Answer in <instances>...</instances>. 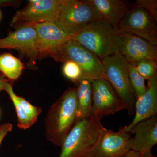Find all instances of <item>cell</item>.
<instances>
[{
	"instance_id": "17",
	"label": "cell",
	"mask_w": 157,
	"mask_h": 157,
	"mask_svg": "<svg viewBox=\"0 0 157 157\" xmlns=\"http://www.w3.org/2000/svg\"><path fill=\"white\" fill-rule=\"evenodd\" d=\"M9 95L13 102L17 116V126L19 128L26 129L37 121L42 112L41 107L34 106L22 97L11 91Z\"/></svg>"
},
{
	"instance_id": "13",
	"label": "cell",
	"mask_w": 157,
	"mask_h": 157,
	"mask_svg": "<svg viewBox=\"0 0 157 157\" xmlns=\"http://www.w3.org/2000/svg\"><path fill=\"white\" fill-rule=\"evenodd\" d=\"M37 42L36 29L29 25L21 26L0 39V48L16 49L34 61L37 59Z\"/></svg>"
},
{
	"instance_id": "21",
	"label": "cell",
	"mask_w": 157,
	"mask_h": 157,
	"mask_svg": "<svg viewBox=\"0 0 157 157\" xmlns=\"http://www.w3.org/2000/svg\"><path fill=\"white\" fill-rule=\"evenodd\" d=\"M134 64L137 72L144 79L150 80L157 73V62L143 59Z\"/></svg>"
},
{
	"instance_id": "6",
	"label": "cell",
	"mask_w": 157,
	"mask_h": 157,
	"mask_svg": "<svg viewBox=\"0 0 157 157\" xmlns=\"http://www.w3.org/2000/svg\"><path fill=\"white\" fill-rule=\"evenodd\" d=\"M59 62L71 60L79 66L84 77L91 80L104 78L102 62L96 55L83 45L69 38L59 48Z\"/></svg>"
},
{
	"instance_id": "1",
	"label": "cell",
	"mask_w": 157,
	"mask_h": 157,
	"mask_svg": "<svg viewBox=\"0 0 157 157\" xmlns=\"http://www.w3.org/2000/svg\"><path fill=\"white\" fill-rule=\"evenodd\" d=\"M76 89L69 88L48 109L45 118L46 139L55 146L61 147L77 122Z\"/></svg>"
},
{
	"instance_id": "10",
	"label": "cell",
	"mask_w": 157,
	"mask_h": 157,
	"mask_svg": "<svg viewBox=\"0 0 157 157\" xmlns=\"http://www.w3.org/2000/svg\"><path fill=\"white\" fill-rule=\"evenodd\" d=\"M32 26L37 32V59L51 57L59 61V48L70 38L55 24L40 23L28 25Z\"/></svg>"
},
{
	"instance_id": "27",
	"label": "cell",
	"mask_w": 157,
	"mask_h": 157,
	"mask_svg": "<svg viewBox=\"0 0 157 157\" xmlns=\"http://www.w3.org/2000/svg\"><path fill=\"white\" fill-rule=\"evenodd\" d=\"M143 157H156L155 156V155H153V154L152 153L151 151L147 152L145 153L144 154H143Z\"/></svg>"
},
{
	"instance_id": "22",
	"label": "cell",
	"mask_w": 157,
	"mask_h": 157,
	"mask_svg": "<svg viewBox=\"0 0 157 157\" xmlns=\"http://www.w3.org/2000/svg\"><path fill=\"white\" fill-rule=\"evenodd\" d=\"M63 72L67 78L77 84L84 77L81 68L76 63L71 60L65 62L63 66Z\"/></svg>"
},
{
	"instance_id": "18",
	"label": "cell",
	"mask_w": 157,
	"mask_h": 157,
	"mask_svg": "<svg viewBox=\"0 0 157 157\" xmlns=\"http://www.w3.org/2000/svg\"><path fill=\"white\" fill-rule=\"evenodd\" d=\"M78 85L76 89L77 121L91 114L93 103L92 80L83 77Z\"/></svg>"
},
{
	"instance_id": "2",
	"label": "cell",
	"mask_w": 157,
	"mask_h": 157,
	"mask_svg": "<svg viewBox=\"0 0 157 157\" xmlns=\"http://www.w3.org/2000/svg\"><path fill=\"white\" fill-rule=\"evenodd\" d=\"M70 38L90 51L101 60L119 51L120 34L102 18Z\"/></svg>"
},
{
	"instance_id": "24",
	"label": "cell",
	"mask_w": 157,
	"mask_h": 157,
	"mask_svg": "<svg viewBox=\"0 0 157 157\" xmlns=\"http://www.w3.org/2000/svg\"><path fill=\"white\" fill-rule=\"evenodd\" d=\"M12 129L13 125L10 123H5L0 125V145L6 135L11 132Z\"/></svg>"
},
{
	"instance_id": "25",
	"label": "cell",
	"mask_w": 157,
	"mask_h": 157,
	"mask_svg": "<svg viewBox=\"0 0 157 157\" xmlns=\"http://www.w3.org/2000/svg\"><path fill=\"white\" fill-rule=\"evenodd\" d=\"M120 157H143V155L138 152L130 150Z\"/></svg>"
},
{
	"instance_id": "19",
	"label": "cell",
	"mask_w": 157,
	"mask_h": 157,
	"mask_svg": "<svg viewBox=\"0 0 157 157\" xmlns=\"http://www.w3.org/2000/svg\"><path fill=\"white\" fill-rule=\"evenodd\" d=\"M23 69V64L19 59L10 53L0 55V71L9 80L17 79Z\"/></svg>"
},
{
	"instance_id": "23",
	"label": "cell",
	"mask_w": 157,
	"mask_h": 157,
	"mask_svg": "<svg viewBox=\"0 0 157 157\" xmlns=\"http://www.w3.org/2000/svg\"><path fill=\"white\" fill-rule=\"evenodd\" d=\"M135 6L140 7L148 11L155 21L157 20V1L156 0H138Z\"/></svg>"
},
{
	"instance_id": "26",
	"label": "cell",
	"mask_w": 157,
	"mask_h": 157,
	"mask_svg": "<svg viewBox=\"0 0 157 157\" xmlns=\"http://www.w3.org/2000/svg\"><path fill=\"white\" fill-rule=\"evenodd\" d=\"M10 81H11V80L8 79L2 73H0V92L2 90H4L6 83Z\"/></svg>"
},
{
	"instance_id": "12",
	"label": "cell",
	"mask_w": 157,
	"mask_h": 157,
	"mask_svg": "<svg viewBox=\"0 0 157 157\" xmlns=\"http://www.w3.org/2000/svg\"><path fill=\"white\" fill-rule=\"evenodd\" d=\"M119 34L121 42L119 52L128 63L134 64L143 59L157 62V45L132 34Z\"/></svg>"
},
{
	"instance_id": "28",
	"label": "cell",
	"mask_w": 157,
	"mask_h": 157,
	"mask_svg": "<svg viewBox=\"0 0 157 157\" xmlns=\"http://www.w3.org/2000/svg\"><path fill=\"white\" fill-rule=\"evenodd\" d=\"M1 12H0V18H1Z\"/></svg>"
},
{
	"instance_id": "4",
	"label": "cell",
	"mask_w": 157,
	"mask_h": 157,
	"mask_svg": "<svg viewBox=\"0 0 157 157\" xmlns=\"http://www.w3.org/2000/svg\"><path fill=\"white\" fill-rule=\"evenodd\" d=\"M100 18L98 11L90 0H61L54 23L70 37Z\"/></svg>"
},
{
	"instance_id": "9",
	"label": "cell",
	"mask_w": 157,
	"mask_h": 157,
	"mask_svg": "<svg viewBox=\"0 0 157 157\" xmlns=\"http://www.w3.org/2000/svg\"><path fill=\"white\" fill-rule=\"evenodd\" d=\"M132 137L130 132L121 128L118 132L104 128L84 157H120L131 150Z\"/></svg>"
},
{
	"instance_id": "20",
	"label": "cell",
	"mask_w": 157,
	"mask_h": 157,
	"mask_svg": "<svg viewBox=\"0 0 157 157\" xmlns=\"http://www.w3.org/2000/svg\"><path fill=\"white\" fill-rule=\"evenodd\" d=\"M128 72L131 84L135 93L136 98L142 95L147 90L144 79L136 70L135 65L128 63Z\"/></svg>"
},
{
	"instance_id": "8",
	"label": "cell",
	"mask_w": 157,
	"mask_h": 157,
	"mask_svg": "<svg viewBox=\"0 0 157 157\" xmlns=\"http://www.w3.org/2000/svg\"><path fill=\"white\" fill-rule=\"evenodd\" d=\"M60 2L61 0H31L25 8L16 12L11 26L16 29L32 24L54 23Z\"/></svg>"
},
{
	"instance_id": "3",
	"label": "cell",
	"mask_w": 157,
	"mask_h": 157,
	"mask_svg": "<svg viewBox=\"0 0 157 157\" xmlns=\"http://www.w3.org/2000/svg\"><path fill=\"white\" fill-rule=\"evenodd\" d=\"M101 120L91 114L77 121L63 141L58 157H84L105 128Z\"/></svg>"
},
{
	"instance_id": "11",
	"label": "cell",
	"mask_w": 157,
	"mask_h": 157,
	"mask_svg": "<svg viewBox=\"0 0 157 157\" xmlns=\"http://www.w3.org/2000/svg\"><path fill=\"white\" fill-rule=\"evenodd\" d=\"M92 96L91 114L100 118L125 109L111 85L104 78L92 80Z\"/></svg>"
},
{
	"instance_id": "5",
	"label": "cell",
	"mask_w": 157,
	"mask_h": 157,
	"mask_svg": "<svg viewBox=\"0 0 157 157\" xmlns=\"http://www.w3.org/2000/svg\"><path fill=\"white\" fill-rule=\"evenodd\" d=\"M104 79L109 82L130 117L135 115L136 96L128 72V62L119 52L101 60Z\"/></svg>"
},
{
	"instance_id": "14",
	"label": "cell",
	"mask_w": 157,
	"mask_h": 157,
	"mask_svg": "<svg viewBox=\"0 0 157 157\" xmlns=\"http://www.w3.org/2000/svg\"><path fill=\"white\" fill-rule=\"evenodd\" d=\"M134 135L131 140V150L144 154L151 151L157 143V117L137 123L127 131Z\"/></svg>"
},
{
	"instance_id": "16",
	"label": "cell",
	"mask_w": 157,
	"mask_h": 157,
	"mask_svg": "<svg viewBox=\"0 0 157 157\" xmlns=\"http://www.w3.org/2000/svg\"><path fill=\"white\" fill-rule=\"evenodd\" d=\"M98 11L100 18L105 20L116 30L121 20L131 6L124 0H90Z\"/></svg>"
},
{
	"instance_id": "7",
	"label": "cell",
	"mask_w": 157,
	"mask_h": 157,
	"mask_svg": "<svg viewBox=\"0 0 157 157\" xmlns=\"http://www.w3.org/2000/svg\"><path fill=\"white\" fill-rule=\"evenodd\" d=\"M156 21L143 8L132 6L117 26L118 33H128L140 37L157 45Z\"/></svg>"
},
{
	"instance_id": "15",
	"label": "cell",
	"mask_w": 157,
	"mask_h": 157,
	"mask_svg": "<svg viewBox=\"0 0 157 157\" xmlns=\"http://www.w3.org/2000/svg\"><path fill=\"white\" fill-rule=\"evenodd\" d=\"M146 92L137 98L135 104V117L128 125L121 128L127 132L137 123L157 114V74L148 80Z\"/></svg>"
}]
</instances>
